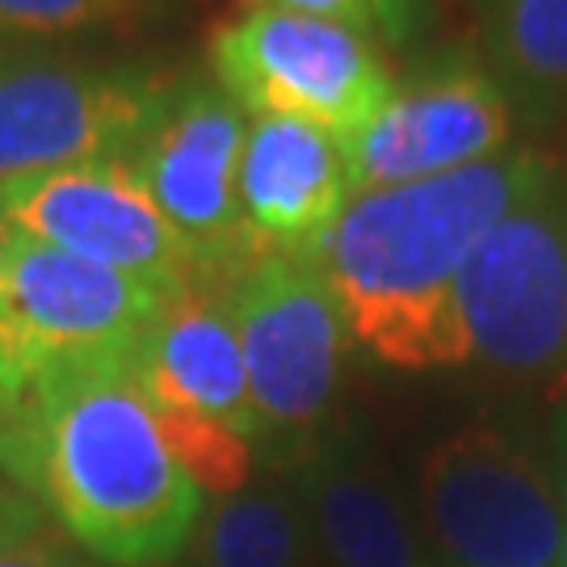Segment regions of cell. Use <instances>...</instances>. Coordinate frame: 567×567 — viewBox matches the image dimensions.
<instances>
[{"instance_id": "ba28073f", "label": "cell", "mask_w": 567, "mask_h": 567, "mask_svg": "<svg viewBox=\"0 0 567 567\" xmlns=\"http://www.w3.org/2000/svg\"><path fill=\"white\" fill-rule=\"evenodd\" d=\"M248 110L224 84L189 81L168 93L161 118L131 152L152 203L198 257L203 282H227L261 248L240 206V156Z\"/></svg>"}, {"instance_id": "cb8c5ba5", "label": "cell", "mask_w": 567, "mask_h": 567, "mask_svg": "<svg viewBox=\"0 0 567 567\" xmlns=\"http://www.w3.org/2000/svg\"><path fill=\"white\" fill-rule=\"evenodd\" d=\"M567 492V484H564ZM559 567H567V522H564V550H559Z\"/></svg>"}, {"instance_id": "6da1fadb", "label": "cell", "mask_w": 567, "mask_h": 567, "mask_svg": "<svg viewBox=\"0 0 567 567\" xmlns=\"http://www.w3.org/2000/svg\"><path fill=\"white\" fill-rule=\"evenodd\" d=\"M0 471L118 567L173 559L203 513L131 362L34 374L0 416Z\"/></svg>"}, {"instance_id": "7a4b0ae2", "label": "cell", "mask_w": 567, "mask_h": 567, "mask_svg": "<svg viewBox=\"0 0 567 567\" xmlns=\"http://www.w3.org/2000/svg\"><path fill=\"white\" fill-rule=\"evenodd\" d=\"M550 173L534 152H501L429 182L353 194L311 261L344 328L395 370L466 365L458 274L492 227Z\"/></svg>"}, {"instance_id": "7402d4cb", "label": "cell", "mask_w": 567, "mask_h": 567, "mask_svg": "<svg viewBox=\"0 0 567 567\" xmlns=\"http://www.w3.org/2000/svg\"><path fill=\"white\" fill-rule=\"evenodd\" d=\"M21 386H25V379H21V370L13 365V358L4 353V344H0V416L18 404Z\"/></svg>"}, {"instance_id": "52a82bcc", "label": "cell", "mask_w": 567, "mask_h": 567, "mask_svg": "<svg viewBox=\"0 0 567 567\" xmlns=\"http://www.w3.org/2000/svg\"><path fill=\"white\" fill-rule=\"evenodd\" d=\"M140 68L0 55V194L93 161H131L168 102Z\"/></svg>"}, {"instance_id": "30bf717a", "label": "cell", "mask_w": 567, "mask_h": 567, "mask_svg": "<svg viewBox=\"0 0 567 567\" xmlns=\"http://www.w3.org/2000/svg\"><path fill=\"white\" fill-rule=\"evenodd\" d=\"M0 219L25 240L118 269L164 295L203 282L198 257L168 227L131 161L72 164L30 177L0 194Z\"/></svg>"}, {"instance_id": "9c48e42d", "label": "cell", "mask_w": 567, "mask_h": 567, "mask_svg": "<svg viewBox=\"0 0 567 567\" xmlns=\"http://www.w3.org/2000/svg\"><path fill=\"white\" fill-rule=\"evenodd\" d=\"M168 299L161 286L18 236L0 344L25 383L63 365L131 362Z\"/></svg>"}, {"instance_id": "2e32d148", "label": "cell", "mask_w": 567, "mask_h": 567, "mask_svg": "<svg viewBox=\"0 0 567 567\" xmlns=\"http://www.w3.org/2000/svg\"><path fill=\"white\" fill-rule=\"evenodd\" d=\"M206 567H299V522L269 492H236L210 513Z\"/></svg>"}, {"instance_id": "5b68a950", "label": "cell", "mask_w": 567, "mask_h": 567, "mask_svg": "<svg viewBox=\"0 0 567 567\" xmlns=\"http://www.w3.org/2000/svg\"><path fill=\"white\" fill-rule=\"evenodd\" d=\"M224 290L244 353L261 437H303L337 395L349 328L320 265L295 252H257Z\"/></svg>"}, {"instance_id": "ac0fdd59", "label": "cell", "mask_w": 567, "mask_h": 567, "mask_svg": "<svg viewBox=\"0 0 567 567\" xmlns=\"http://www.w3.org/2000/svg\"><path fill=\"white\" fill-rule=\"evenodd\" d=\"M252 9H282V13H307V18H328L353 25L362 34H379V13L374 0H248Z\"/></svg>"}, {"instance_id": "ffe728a7", "label": "cell", "mask_w": 567, "mask_h": 567, "mask_svg": "<svg viewBox=\"0 0 567 567\" xmlns=\"http://www.w3.org/2000/svg\"><path fill=\"white\" fill-rule=\"evenodd\" d=\"M379 34L391 42H408L425 21V0H374Z\"/></svg>"}, {"instance_id": "e0dca14e", "label": "cell", "mask_w": 567, "mask_h": 567, "mask_svg": "<svg viewBox=\"0 0 567 567\" xmlns=\"http://www.w3.org/2000/svg\"><path fill=\"white\" fill-rule=\"evenodd\" d=\"M131 0H0V30L13 34H68L118 18Z\"/></svg>"}, {"instance_id": "7c38bea8", "label": "cell", "mask_w": 567, "mask_h": 567, "mask_svg": "<svg viewBox=\"0 0 567 567\" xmlns=\"http://www.w3.org/2000/svg\"><path fill=\"white\" fill-rule=\"evenodd\" d=\"M131 370L152 408L164 416L203 421L261 442L240 341L227 316L224 290L215 282L185 286L164 303L156 324L135 349Z\"/></svg>"}, {"instance_id": "44dd1931", "label": "cell", "mask_w": 567, "mask_h": 567, "mask_svg": "<svg viewBox=\"0 0 567 567\" xmlns=\"http://www.w3.org/2000/svg\"><path fill=\"white\" fill-rule=\"evenodd\" d=\"M0 567H68L51 547H42L39 538H25L13 547H0Z\"/></svg>"}, {"instance_id": "8fae6325", "label": "cell", "mask_w": 567, "mask_h": 567, "mask_svg": "<svg viewBox=\"0 0 567 567\" xmlns=\"http://www.w3.org/2000/svg\"><path fill=\"white\" fill-rule=\"evenodd\" d=\"M513 105L492 68L437 63L416 81L395 84L379 118L349 143L353 194L446 177L508 152Z\"/></svg>"}, {"instance_id": "9a60e30c", "label": "cell", "mask_w": 567, "mask_h": 567, "mask_svg": "<svg viewBox=\"0 0 567 567\" xmlns=\"http://www.w3.org/2000/svg\"><path fill=\"white\" fill-rule=\"evenodd\" d=\"M487 51L513 114L567 122V0H501L487 9Z\"/></svg>"}, {"instance_id": "277c9868", "label": "cell", "mask_w": 567, "mask_h": 567, "mask_svg": "<svg viewBox=\"0 0 567 567\" xmlns=\"http://www.w3.org/2000/svg\"><path fill=\"white\" fill-rule=\"evenodd\" d=\"M421 513L454 567H559L567 492L501 429L471 425L429 450Z\"/></svg>"}, {"instance_id": "603a6c76", "label": "cell", "mask_w": 567, "mask_h": 567, "mask_svg": "<svg viewBox=\"0 0 567 567\" xmlns=\"http://www.w3.org/2000/svg\"><path fill=\"white\" fill-rule=\"evenodd\" d=\"M13 227L0 219V324H4V286H9V265H13Z\"/></svg>"}, {"instance_id": "3957f363", "label": "cell", "mask_w": 567, "mask_h": 567, "mask_svg": "<svg viewBox=\"0 0 567 567\" xmlns=\"http://www.w3.org/2000/svg\"><path fill=\"white\" fill-rule=\"evenodd\" d=\"M215 81L252 118H295L353 143L395 93L370 34L307 13L248 9L210 42Z\"/></svg>"}, {"instance_id": "4fadbf2b", "label": "cell", "mask_w": 567, "mask_h": 567, "mask_svg": "<svg viewBox=\"0 0 567 567\" xmlns=\"http://www.w3.org/2000/svg\"><path fill=\"white\" fill-rule=\"evenodd\" d=\"M353 198L349 143L295 118H252L240 156V206L261 252L316 257Z\"/></svg>"}, {"instance_id": "d6986e66", "label": "cell", "mask_w": 567, "mask_h": 567, "mask_svg": "<svg viewBox=\"0 0 567 567\" xmlns=\"http://www.w3.org/2000/svg\"><path fill=\"white\" fill-rule=\"evenodd\" d=\"M34 526H39V501L25 496L18 484H9V475H0V547L34 538Z\"/></svg>"}, {"instance_id": "d4e9b609", "label": "cell", "mask_w": 567, "mask_h": 567, "mask_svg": "<svg viewBox=\"0 0 567 567\" xmlns=\"http://www.w3.org/2000/svg\"><path fill=\"white\" fill-rule=\"evenodd\" d=\"M475 4H480V9H484V13H487V9H496L501 0H475Z\"/></svg>"}, {"instance_id": "5bb4252c", "label": "cell", "mask_w": 567, "mask_h": 567, "mask_svg": "<svg viewBox=\"0 0 567 567\" xmlns=\"http://www.w3.org/2000/svg\"><path fill=\"white\" fill-rule=\"evenodd\" d=\"M311 517L337 567H433L416 522L383 471L332 458L311 484Z\"/></svg>"}, {"instance_id": "8992f818", "label": "cell", "mask_w": 567, "mask_h": 567, "mask_svg": "<svg viewBox=\"0 0 567 567\" xmlns=\"http://www.w3.org/2000/svg\"><path fill=\"white\" fill-rule=\"evenodd\" d=\"M466 358L508 374L567 365V185L550 168L458 274Z\"/></svg>"}]
</instances>
